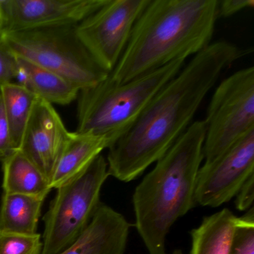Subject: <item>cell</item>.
Instances as JSON below:
<instances>
[{
	"label": "cell",
	"mask_w": 254,
	"mask_h": 254,
	"mask_svg": "<svg viewBox=\"0 0 254 254\" xmlns=\"http://www.w3.org/2000/svg\"><path fill=\"white\" fill-rule=\"evenodd\" d=\"M17 84L37 98L59 105H69L78 98L79 89L59 74L22 58L17 57Z\"/></svg>",
	"instance_id": "14"
},
{
	"label": "cell",
	"mask_w": 254,
	"mask_h": 254,
	"mask_svg": "<svg viewBox=\"0 0 254 254\" xmlns=\"http://www.w3.org/2000/svg\"><path fill=\"white\" fill-rule=\"evenodd\" d=\"M76 26L5 33L1 40L17 57L59 74L81 90L103 81L110 73L81 42Z\"/></svg>",
	"instance_id": "5"
},
{
	"label": "cell",
	"mask_w": 254,
	"mask_h": 254,
	"mask_svg": "<svg viewBox=\"0 0 254 254\" xmlns=\"http://www.w3.org/2000/svg\"><path fill=\"white\" fill-rule=\"evenodd\" d=\"M254 0H223L218 1V18H227L246 8H253Z\"/></svg>",
	"instance_id": "23"
},
{
	"label": "cell",
	"mask_w": 254,
	"mask_h": 254,
	"mask_svg": "<svg viewBox=\"0 0 254 254\" xmlns=\"http://www.w3.org/2000/svg\"><path fill=\"white\" fill-rule=\"evenodd\" d=\"M185 61H175L127 82H115L109 74L103 81L80 90L76 132L105 138L110 148L131 127L151 99L181 70Z\"/></svg>",
	"instance_id": "4"
},
{
	"label": "cell",
	"mask_w": 254,
	"mask_h": 254,
	"mask_svg": "<svg viewBox=\"0 0 254 254\" xmlns=\"http://www.w3.org/2000/svg\"><path fill=\"white\" fill-rule=\"evenodd\" d=\"M44 199L21 194L3 193L0 206V230L22 234L38 233Z\"/></svg>",
	"instance_id": "17"
},
{
	"label": "cell",
	"mask_w": 254,
	"mask_h": 254,
	"mask_svg": "<svg viewBox=\"0 0 254 254\" xmlns=\"http://www.w3.org/2000/svg\"><path fill=\"white\" fill-rule=\"evenodd\" d=\"M109 146V142L101 136L70 132L50 181L51 188L57 190L78 176Z\"/></svg>",
	"instance_id": "13"
},
{
	"label": "cell",
	"mask_w": 254,
	"mask_h": 254,
	"mask_svg": "<svg viewBox=\"0 0 254 254\" xmlns=\"http://www.w3.org/2000/svg\"><path fill=\"white\" fill-rule=\"evenodd\" d=\"M130 227L121 213L101 203L81 236L58 254H124Z\"/></svg>",
	"instance_id": "12"
},
{
	"label": "cell",
	"mask_w": 254,
	"mask_h": 254,
	"mask_svg": "<svg viewBox=\"0 0 254 254\" xmlns=\"http://www.w3.org/2000/svg\"><path fill=\"white\" fill-rule=\"evenodd\" d=\"M107 0H0L5 33L76 26Z\"/></svg>",
	"instance_id": "10"
},
{
	"label": "cell",
	"mask_w": 254,
	"mask_h": 254,
	"mask_svg": "<svg viewBox=\"0 0 254 254\" xmlns=\"http://www.w3.org/2000/svg\"><path fill=\"white\" fill-rule=\"evenodd\" d=\"M69 136L53 105L37 98L19 150L50 182Z\"/></svg>",
	"instance_id": "11"
},
{
	"label": "cell",
	"mask_w": 254,
	"mask_h": 254,
	"mask_svg": "<svg viewBox=\"0 0 254 254\" xmlns=\"http://www.w3.org/2000/svg\"><path fill=\"white\" fill-rule=\"evenodd\" d=\"M218 8V0H150L110 77L127 82L195 56L212 44Z\"/></svg>",
	"instance_id": "2"
},
{
	"label": "cell",
	"mask_w": 254,
	"mask_h": 254,
	"mask_svg": "<svg viewBox=\"0 0 254 254\" xmlns=\"http://www.w3.org/2000/svg\"><path fill=\"white\" fill-rule=\"evenodd\" d=\"M172 254H183L182 251H181V250L177 249V250H175V251H174L173 252H172Z\"/></svg>",
	"instance_id": "26"
},
{
	"label": "cell",
	"mask_w": 254,
	"mask_h": 254,
	"mask_svg": "<svg viewBox=\"0 0 254 254\" xmlns=\"http://www.w3.org/2000/svg\"><path fill=\"white\" fill-rule=\"evenodd\" d=\"M42 248L40 233L22 234L0 230V254H41Z\"/></svg>",
	"instance_id": "19"
},
{
	"label": "cell",
	"mask_w": 254,
	"mask_h": 254,
	"mask_svg": "<svg viewBox=\"0 0 254 254\" xmlns=\"http://www.w3.org/2000/svg\"><path fill=\"white\" fill-rule=\"evenodd\" d=\"M18 74L17 57L8 46L0 40V87L12 83Z\"/></svg>",
	"instance_id": "21"
},
{
	"label": "cell",
	"mask_w": 254,
	"mask_h": 254,
	"mask_svg": "<svg viewBox=\"0 0 254 254\" xmlns=\"http://www.w3.org/2000/svg\"><path fill=\"white\" fill-rule=\"evenodd\" d=\"M244 54L233 43L218 41L193 56L108 148L109 176L129 182L160 160L191 125L223 72Z\"/></svg>",
	"instance_id": "1"
},
{
	"label": "cell",
	"mask_w": 254,
	"mask_h": 254,
	"mask_svg": "<svg viewBox=\"0 0 254 254\" xmlns=\"http://www.w3.org/2000/svg\"><path fill=\"white\" fill-rule=\"evenodd\" d=\"M204 139L203 120L191 123L135 190L136 230L149 254H167L171 227L195 206L194 187Z\"/></svg>",
	"instance_id": "3"
},
{
	"label": "cell",
	"mask_w": 254,
	"mask_h": 254,
	"mask_svg": "<svg viewBox=\"0 0 254 254\" xmlns=\"http://www.w3.org/2000/svg\"><path fill=\"white\" fill-rule=\"evenodd\" d=\"M237 221L227 208L205 217L191 230L190 254H231Z\"/></svg>",
	"instance_id": "15"
},
{
	"label": "cell",
	"mask_w": 254,
	"mask_h": 254,
	"mask_svg": "<svg viewBox=\"0 0 254 254\" xmlns=\"http://www.w3.org/2000/svg\"><path fill=\"white\" fill-rule=\"evenodd\" d=\"M231 254H254V209L238 218Z\"/></svg>",
	"instance_id": "20"
},
{
	"label": "cell",
	"mask_w": 254,
	"mask_h": 254,
	"mask_svg": "<svg viewBox=\"0 0 254 254\" xmlns=\"http://www.w3.org/2000/svg\"><path fill=\"white\" fill-rule=\"evenodd\" d=\"M5 23H4L3 17H2V14H1V11H0V40H1L2 35L5 34Z\"/></svg>",
	"instance_id": "25"
},
{
	"label": "cell",
	"mask_w": 254,
	"mask_h": 254,
	"mask_svg": "<svg viewBox=\"0 0 254 254\" xmlns=\"http://www.w3.org/2000/svg\"><path fill=\"white\" fill-rule=\"evenodd\" d=\"M203 145L204 163L224 154L254 130V68L233 72L217 86L208 105Z\"/></svg>",
	"instance_id": "7"
},
{
	"label": "cell",
	"mask_w": 254,
	"mask_h": 254,
	"mask_svg": "<svg viewBox=\"0 0 254 254\" xmlns=\"http://www.w3.org/2000/svg\"><path fill=\"white\" fill-rule=\"evenodd\" d=\"M109 177L108 163L98 156L78 176L57 189L44 217L41 254H58L87 228L100 205L102 186Z\"/></svg>",
	"instance_id": "6"
},
{
	"label": "cell",
	"mask_w": 254,
	"mask_h": 254,
	"mask_svg": "<svg viewBox=\"0 0 254 254\" xmlns=\"http://www.w3.org/2000/svg\"><path fill=\"white\" fill-rule=\"evenodd\" d=\"M236 197V207L239 210L247 211L252 207L254 198V175L242 185Z\"/></svg>",
	"instance_id": "24"
},
{
	"label": "cell",
	"mask_w": 254,
	"mask_h": 254,
	"mask_svg": "<svg viewBox=\"0 0 254 254\" xmlns=\"http://www.w3.org/2000/svg\"><path fill=\"white\" fill-rule=\"evenodd\" d=\"M254 175V130L241 138L224 154L200 166L194 187V201L218 207L236 197Z\"/></svg>",
	"instance_id": "9"
},
{
	"label": "cell",
	"mask_w": 254,
	"mask_h": 254,
	"mask_svg": "<svg viewBox=\"0 0 254 254\" xmlns=\"http://www.w3.org/2000/svg\"><path fill=\"white\" fill-rule=\"evenodd\" d=\"M150 0H107L78 23L76 32L98 64L111 73L120 61L138 17Z\"/></svg>",
	"instance_id": "8"
},
{
	"label": "cell",
	"mask_w": 254,
	"mask_h": 254,
	"mask_svg": "<svg viewBox=\"0 0 254 254\" xmlns=\"http://www.w3.org/2000/svg\"><path fill=\"white\" fill-rule=\"evenodd\" d=\"M15 149L11 140V129L5 114L2 96H0V162L8 158Z\"/></svg>",
	"instance_id": "22"
},
{
	"label": "cell",
	"mask_w": 254,
	"mask_h": 254,
	"mask_svg": "<svg viewBox=\"0 0 254 254\" xmlns=\"http://www.w3.org/2000/svg\"><path fill=\"white\" fill-rule=\"evenodd\" d=\"M4 193L35 196L45 200L53 189L39 169L20 150L2 162Z\"/></svg>",
	"instance_id": "16"
},
{
	"label": "cell",
	"mask_w": 254,
	"mask_h": 254,
	"mask_svg": "<svg viewBox=\"0 0 254 254\" xmlns=\"http://www.w3.org/2000/svg\"><path fill=\"white\" fill-rule=\"evenodd\" d=\"M0 96H2L9 123L13 146L17 151L21 145L37 97L14 82L0 87Z\"/></svg>",
	"instance_id": "18"
}]
</instances>
